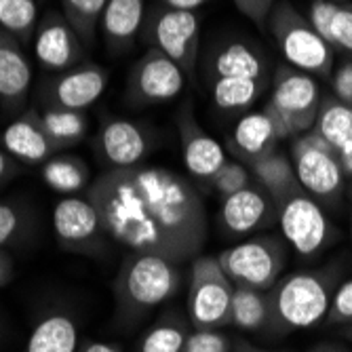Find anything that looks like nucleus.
Here are the masks:
<instances>
[{"label": "nucleus", "mask_w": 352, "mask_h": 352, "mask_svg": "<svg viewBox=\"0 0 352 352\" xmlns=\"http://www.w3.org/2000/svg\"><path fill=\"white\" fill-rule=\"evenodd\" d=\"M190 331V318L179 310H169L146 329L138 344V352H184Z\"/></svg>", "instance_id": "nucleus-28"}, {"label": "nucleus", "mask_w": 352, "mask_h": 352, "mask_svg": "<svg viewBox=\"0 0 352 352\" xmlns=\"http://www.w3.org/2000/svg\"><path fill=\"white\" fill-rule=\"evenodd\" d=\"M308 352H350V350L336 342H321V344H314Z\"/></svg>", "instance_id": "nucleus-44"}, {"label": "nucleus", "mask_w": 352, "mask_h": 352, "mask_svg": "<svg viewBox=\"0 0 352 352\" xmlns=\"http://www.w3.org/2000/svg\"><path fill=\"white\" fill-rule=\"evenodd\" d=\"M234 283L213 255H197L190 266L188 318L192 329H221L230 323Z\"/></svg>", "instance_id": "nucleus-9"}, {"label": "nucleus", "mask_w": 352, "mask_h": 352, "mask_svg": "<svg viewBox=\"0 0 352 352\" xmlns=\"http://www.w3.org/2000/svg\"><path fill=\"white\" fill-rule=\"evenodd\" d=\"M278 142L283 140L276 131L274 120L266 110H262L245 114L234 124V131L228 138V148L239 163L249 167L266 154L278 150Z\"/></svg>", "instance_id": "nucleus-20"}, {"label": "nucleus", "mask_w": 352, "mask_h": 352, "mask_svg": "<svg viewBox=\"0 0 352 352\" xmlns=\"http://www.w3.org/2000/svg\"><path fill=\"white\" fill-rule=\"evenodd\" d=\"M78 323L68 310H51L34 325L21 352H76Z\"/></svg>", "instance_id": "nucleus-23"}, {"label": "nucleus", "mask_w": 352, "mask_h": 352, "mask_svg": "<svg viewBox=\"0 0 352 352\" xmlns=\"http://www.w3.org/2000/svg\"><path fill=\"white\" fill-rule=\"evenodd\" d=\"M85 195L98 207L114 245L184 264L207 239L203 199L186 177L165 167L106 169Z\"/></svg>", "instance_id": "nucleus-1"}, {"label": "nucleus", "mask_w": 352, "mask_h": 352, "mask_svg": "<svg viewBox=\"0 0 352 352\" xmlns=\"http://www.w3.org/2000/svg\"><path fill=\"white\" fill-rule=\"evenodd\" d=\"M76 352H122V348L114 342L104 340H82L76 348Z\"/></svg>", "instance_id": "nucleus-42"}, {"label": "nucleus", "mask_w": 352, "mask_h": 352, "mask_svg": "<svg viewBox=\"0 0 352 352\" xmlns=\"http://www.w3.org/2000/svg\"><path fill=\"white\" fill-rule=\"evenodd\" d=\"M161 255L126 253L114 280L116 318L124 327L138 325L154 308L171 300L179 285L182 272Z\"/></svg>", "instance_id": "nucleus-2"}, {"label": "nucleus", "mask_w": 352, "mask_h": 352, "mask_svg": "<svg viewBox=\"0 0 352 352\" xmlns=\"http://www.w3.org/2000/svg\"><path fill=\"white\" fill-rule=\"evenodd\" d=\"M43 124L51 140L63 152L80 144L89 131V118L82 110H61V108H41Z\"/></svg>", "instance_id": "nucleus-30"}, {"label": "nucleus", "mask_w": 352, "mask_h": 352, "mask_svg": "<svg viewBox=\"0 0 352 352\" xmlns=\"http://www.w3.org/2000/svg\"><path fill=\"white\" fill-rule=\"evenodd\" d=\"M266 28L289 66L318 78L331 76L336 49L318 34L292 0H278L268 15Z\"/></svg>", "instance_id": "nucleus-4"}, {"label": "nucleus", "mask_w": 352, "mask_h": 352, "mask_svg": "<svg viewBox=\"0 0 352 352\" xmlns=\"http://www.w3.org/2000/svg\"><path fill=\"white\" fill-rule=\"evenodd\" d=\"M289 158L302 188L323 207L340 203L346 173L340 154L314 131L302 133L292 140Z\"/></svg>", "instance_id": "nucleus-8"}, {"label": "nucleus", "mask_w": 352, "mask_h": 352, "mask_svg": "<svg viewBox=\"0 0 352 352\" xmlns=\"http://www.w3.org/2000/svg\"><path fill=\"white\" fill-rule=\"evenodd\" d=\"M34 213L23 201H0V249L21 243L34 228Z\"/></svg>", "instance_id": "nucleus-33"}, {"label": "nucleus", "mask_w": 352, "mask_h": 352, "mask_svg": "<svg viewBox=\"0 0 352 352\" xmlns=\"http://www.w3.org/2000/svg\"><path fill=\"white\" fill-rule=\"evenodd\" d=\"M158 5H165L169 9H179V11H195L203 5H207L209 0H154Z\"/></svg>", "instance_id": "nucleus-43"}, {"label": "nucleus", "mask_w": 352, "mask_h": 352, "mask_svg": "<svg viewBox=\"0 0 352 352\" xmlns=\"http://www.w3.org/2000/svg\"><path fill=\"white\" fill-rule=\"evenodd\" d=\"M321 100L323 95L314 76L280 63L272 74L270 100L264 110L274 120L280 140H294L312 131Z\"/></svg>", "instance_id": "nucleus-5"}, {"label": "nucleus", "mask_w": 352, "mask_h": 352, "mask_svg": "<svg viewBox=\"0 0 352 352\" xmlns=\"http://www.w3.org/2000/svg\"><path fill=\"white\" fill-rule=\"evenodd\" d=\"M350 236H352V217H350Z\"/></svg>", "instance_id": "nucleus-49"}, {"label": "nucleus", "mask_w": 352, "mask_h": 352, "mask_svg": "<svg viewBox=\"0 0 352 352\" xmlns=\"http://www.w3.org/2000/svg\"><path fill=\"white\" fill-rule=\"evenodd\" d=\"M106 5L108 0H61L63 17L74 28L87 49H91L98 41V30L102 28Z\"/></svg>", "instance_id": "nucleus-31"}, {"label": "nucleus", "mask_w": 352, "mask_h": 352, "mask_svg": "<svg viewBox=\"0 0 352 352\" xmlns=\"http://www.w3.org/2000/svg\"><path fill=\"white\" fill-rule=\"evenodd\" d=\"M289 245L276 234H258L223 249L217 260L236 287L270 292L283 276Z\"/></svg>", "instance_id": "nucleus-6"}, {"label": "nucleus", "mask_w": 352, "mask_h": 352, "mask_svg": "<svg viewBox=\"0 0 352 352\" xmlns=\"http://www.w3.org/2000/svg\"><path fill=\"white\" fill-rule=\"evenodd\" d=\"M175 124L188 173L197 179L211 182L213 175L223 167V163L228 161L226 150L203 129V124L197 120L195 110H192V102H186L184 108L177 112Z\"/></svg>", "instance_id": "nucleus-17"}, {"label": "nucleus", "mask_w": 352, "mask_h": 352, "mask_svg": "<svg viewBox=\"0 0 352 352\" xmlns=\"http://www.w3.org/2000/svg\"><path fill=\"white\" fill-rule=\"evenodd\" d=\"M342 336H344L346 340H350V342H352V325H350V327H344Z\"/></svg>", "instance_id": "nucleus-46"}, {"label": "nucleus", "mask_w": 352, "mask_h": 352, "mask_svg": "<svg viewBox=\"0 0 352 352\" xmlns=\"http://www.w3.org/2000/svg\"><path fill=\"white\" fill-rule=\"evenodd\" d=\"M209 184L217 195H221V199H226L230 195H236V192L245 190L247 186H251L253 177H251V171L247 165H243L239 161H230L228 158Z\"/></svg>", "instance_id": "nucleus-34"}, {"label": "nucleus", "mask_w": 352, "mask_h": 352, "mask_svg": "<svg viewBox=\"0 0 352 352\" xmlns=\"http://www.w3.org/2000/svg\"><path fill=\"white\" fill-rule=\"evenodd\" d=\"M241 331H264L272 325V300L270 292L253 289V287H236L230 306V323Z\"/></svg>", "instance_id": "nucleus-26"}, {"label": "nucleus", "mask_w": 352, "mask_h": 352, "mask_svg": "<svg viewBox=\"0 0 352 352\" xmlns=\"http://www.w3.org/2000/svg\"><path fill=\"white\" fill-rule=\"evenodd\" d=\"M278 226L287 245L294 247L300 258L312 260L327 251L338 239L325 207L312 199L306 190L287 197L278 205Z\"/></svg>", "instance_id": "nucleus-10"}, {"label": "nucleus", "mask_w": 352, "mask_h": 352, "mask_svg": "<svg viewBox=\"0 0 352 352\" xmlns=\"http://www.w3.org/2000/svg\"><path fill=\"white\" fill-rule=\"evenodd\" d=\"M340 285L336 266L285 274L270 289L272 325L276 333H292L325 321Z\"/></svg>", "instance_id": "nucleus-3"}, {"label": "nucleus", "mask_w": 352, "mask_h": 352, "mask_svg": "<svg viewBox=\"0 0 352 352\" xmlns=\"http://www.w3.org/2000/svg\"><path fill=\"white\" fill-rule=\"evenodd\" d=\"M110 80V72L93 61H82L74 68L47 76L38 87L41 108L87 110L98 102Z\"/></svg>", "instance_id": "nucleus-13"}, {"label": "nucleus", "mask_w": 352, "mask_h": 352, "mask_svg": "<svg viewBox=\"0 0 352 352\" xmlns=\"http://www.w3.org/2000/svg\"><path fill=\"white\" fill-rule=\"evenodd\" d=\"M278 0H234V7L255 25L266 28L268 15Z\"/></svg>", "instance_id": "nucleus-39"}, {"label": "nucleus", "mask_w": 352, "mask_h": 352, "mask_svg": "<svg viewBox=\"0 0 352 352\" xmlns=\"http://www.w3.org/2000/svg\"><path fill=\"white\" fill-rule=\"evenodd\" d=\"M41 167H43L41 169L43 182L51 190L59 192V195H66V197H74V195H80V192H87L93 182L89 165L85 163V158H80L76 154L57 152Z\"/></svg>", "instance_id": "nucleus-25"}, {"label": "nucleus", "mask_w": 352, "mask_h": 352, "mask_svg": "<svg viewBox=\"0 0 352 352\" xmlns=\"http://www.w3.org/2000/svg\"><path fill=\"white\" fill-rule=\"evenodd\" d=\"M336 3H350V0H336Z\"/></svg>", "instance_id": "nucleus-48"}, {"label": "nucleus", "mask_w": 352, "mask_h": 352, "mask_svg": "<svg viewBox=\"0 0 352 352\" xmlns=\"http://www.w3.org/2000/svg\"><path fill=\"white\" fill-rule=\"evenodd\" d=\"M209 76L213 78H251V80H264L270 82L268 63L262 51L243 43L230 41L223 43L209 59Z\"/></svg>", "instance_id": "nucleus-22"}, {"label": "nucleus", "mask_w": 352, "mask_h": 352, "mask_svg": "<svg viewBox=\"0 0 352 352\" xmlns=\"http://www.w3.org/2000/svg\"><path fill=\"white\" fill-rule=\"evenodd\" d=\"M278 223V207L258 184L221 199L219 226L228 236H251Z\"/></svg>", "instance_id": "nucleus-16"}, {"label": "nucleus", "mask_w": 352, "mask_h": 352, "mask_svg": "<svg viewBox=\"0 0 352 352\" xmlns=\"http://www.w3.org/2000/svg\"><path fill=\"white\" fill-rule=\"evenodd\" d=\"M329 45L336 51L348 53L352 57V0L338 5V11L331 21Z\"/></svg>", "instance_id": "nucleus-35"}, {"label": "nucleus", "mask_w": 352, "mask_h": 352, "mask_svg": "<svg viewBox=\"0 0 352 352\" xmlns=\"http://www.w3.org/2000/svg\"><path fill=\"white\" fill-rule=\"evenodd\" d=\"M34 55L45 72H63L87 59V47L61 11H47L34 32Z\"/></svg>", "instance_id": "nucleus-15"}, {"label": "nucleus", "mask_w": 352, "mask_h": 352, "mask_svg": "<svg viewBox=\"0 0 352 352\" xmlns=\"http://www.w3.org/2000/svg\"><path fill=\"white\" fill-rule=\"evenodd\" d=\"M184 352H232V342L219 329H192Z\"/></svg>", "instance_id": "nucleus-36"}, {"label": "nucleus", "mask_w": 352, "mask_h": 352, "mask_svg": "<svg viewBox=\"0 0 352 352\" xmlns=\"http://www.w3.org/2000/svg\"><path fill=\"white\" fill-rule=\"evenodd\" d=\"M23 171V165L17 163L13 156H9L5 152V148L0 146V188L7 186L15 175H19Z\"/></svg>", "instance_id": "nucleus-40"}, {"label": "nucleus", "mask_w": 352, "mask_h": 352, "mask_svg": "<svg viewBox=\"0 0 352 352\" xmlns=\"http://www.w3.org/2000/svg\"><path fill=\"white\" fill-rule=\"evenodd\" d=\"M239 352H270V350H260V348H241Z\"/></svg>", "instance_id": "nucleus-47"}, {"label": "nucleus", "mask_w": 352, "mask_h": 352, "mask_svg": "<svg viewBox=\"0 0 352 352\" xmlns=\"http://www.w3.org/2000/svg\"><path fill=\"white\" fill-rule=\"evenodd\" d=\"M340 161H342V167H344L346 177H352V146L346 148L344 152H340Z\"/></svg>", "instance_id": "nucleus-45"}, {"label": "nucleus", "mask_w": 352, "mask_h": 352, "mask_svg": "<svg viewBox=\"0 0 352 352\" xmlns=\"http://www.w3.org/2000/svg\"><path fill=\"white\" fill-rule=\"evenodd\" d=\"M331 93L338 100L352 104V57L344 59L336 72H331Z\"/></svg>", "instance_id": "nucleus-38"}, {"label": "nucleus", "mask_w": 352, "mask_h": 352, "mask_svg": "<svg viewBox=\"0 0 352 352\" xmlns=\"http://www.w3.org/2000/svg\"><path fill=\"white\" fill-rule=\"evenodd\" d=\"M268 89L264 80L251 78H213L211 80V100L223 112H239L251 108Z\"/></svg>", "instance_id": "nucleus-29"}, {"label": "nucleus", "mask_w": 352, "mask_h": 352, "mask_svg": "<svg viewBox=\"0 0 352 352\" xmlns=\"http://www.w3.org/2000/svg\"><path fill=\"white\" fill-rule=\"evenodd\" d=\"M325 323L336 325V327H350L352 325V278L338 285L333 300H331V306H329V312L325 316Z\"/></svg>", "instance_id": "nucleus-37"}, {"label": "nucleus", "mask_w": 352, "mask_h": 352, "mask_svg": "<svg viewBox=\"0 0 352 352\" xmlns=\"http://www.w3.org/2000/svg\"><path fill=\"white\" fill-rule=\"evenodd\" d=\"M186 78V72L173 59L156 49H148L126 76L124 102L133 108L167 104L184 91Z\"/></svg>", "instance_id": "nucleus-12"}, {"label": "nucleus", "mask_w": 352, "mask_h": 352, "mask_svg": "<svg viewBox=\"0 0 352 352\" xmlns=\"http://www.w3.org/2000/svg\"><path fill=\"white\" fill-rule=\"evenodd\" d=\"M53 232L59 249L89 258H102L110 245H114L104 228L98 207L87 195L57 201L53 209Z\"/></svg>", "instance_id": "nucleus-11"}, {"label": "nucleus", "mask_w": 352, "mask_h": 352, "mask_svg": "<svg viewBox=\"0 0 352 352\" xmlns=\"http://www.w3.org/2000/svg\"><path fill=\"white\" fill-rule=\"evenodd\" d=\"M32 89V66L23 45L0 30V108L5 116H19L25 110Z\"/></svg>", "instance_id": "nucleus-19"}, {"label": "nucleus", "mask_w": 352, "mask_h": 352, "mask_svg": "<svg viewBox=\"0 0 352 352\" xmlns=\"http://www.w3.org/2000/svg\"><path fill=\"white\" fill-rule=\"evenodd\" d=\"M249 171L253 182L260 188H264L276 205L287 197L304 190L296 175L289 154H285L283 150H274L264 158H260V161H255L253 165H249Z\"/></svg>", "instance_id": "nucleus-24"}, {"label": "nucleus", "mask_w": 352, "mask_h": 352, "mask_svg": "<svg viewBox=\"0 0 352 352\" xmlns=\"http://www.w3.org/2000/svg\"><path fill=\"white\" fill-rule=\"evenodd\" d=\"M93 150L108 169L140 167L152 150V131L144 122L110 116L95 135Z\"/></svg>", "instance_id": "nucleus-14"}, {"label": "nucleus", "mask_w": 352, "mask_h": 352, "mask_svg": "<svg viewBox=\"0 0 352 352\" xmlns=\"http://www.w3.org/2000/svg\"><path fill=\"white\" fill-rule=\"evenodd\" d=\"M148 0H108L102 32L110 55H122L133 47L140 36Z\"/></svg>", "instance_id": "nucleus-21"}, {"label": "nucleus", "mask_w": 352, "mask_h": 352, "mask_svg": "<svg viewBox=\"0 0 352 352\" xmlns=\"http://www.w3.org/2000/svg\"><path fill=\"white\" fill-rule=\"evenodd\" d=\"M3 148L21 165H43L61 152L45 129L41 108H25L7 124L3 131Z\"/></svg>", "instance_id": "nucleus-18"}, {"label": "nucleus", "mask_w": 352, "mask_h": 352, "mask_svg": "<svg viewBox=\"0 0 352 352\" xmlns=\"http://www.w3.org/2000/svg\"><path fill=\"white\" fill-rule=\"evenodd\" d=\"M140 38L148 49H156L173 59L188 78L195 74L201 43V21L195 11L152 3L146 9Z\"/></svg>", "instance_id": "nucleus-7"}, {"label": "nucleus", "mask_w": 352, "mask_h": 352, "mask_svg": "<svg viewBox=\"0 0 352 352\" xmlns=\"http://www.w3.org/2000/svg\"><path fill=\"white\" fill-rule=\"evenodd\" d=\"M38 25L36 0H0V30L15 36L21 45L34 38Z\"/></svg>", "instance_id": "nucleus-32"}, {"label": "nucleus", "mask_w": 352, "mask_h": 352, "mask_svg": "<svg viewBox=\"0 0 352 352\" xmlns=\"http://www.w3.org/2000/svg\"><path fill=\"white\" fill-rule=\"evenodd\" d=\"M15 276V260L7 249H0V289Z\"/></svg>", "instance_id": "nucleus-41"}, {"label": "nucleus", "mask_w": 352, "mask_h": 352, "mask_svg": "<svg viewBox=\"0 0 352 352\" xmlns=\"http://www.w3.org/2000/svg\"><path fill=\"white\" fill-rule=\"evenodd\" d=\"M312 131L323 138L338 154L352 146V104L338 100L333 93L323 95Z\"/></svg>", "instance_id": "nucleus-27"}]
</instances>
